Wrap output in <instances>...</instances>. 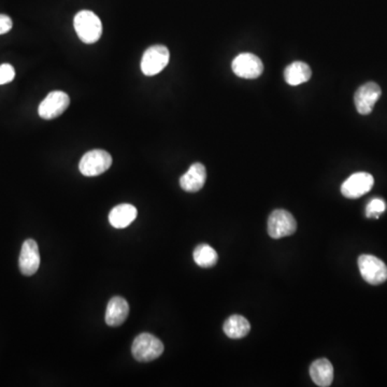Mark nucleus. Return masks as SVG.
Listing matches in <instances>:
<instances>
[{
  "label": "nucleus",
  "instance_id": "obj_1",
  "mask_svg": "<svg viewBox=\"0 0 387 387\" xmlns=\"http://www.w3.org/2000/svg\"><path fill=\"white\" fill-rule=\"evenodd\" d=\"M74 29L81 41L93 44L98 41L102 35V24L94 12L83 10L74 16Z\"/></svg>",
  "mask_w": 387,
  "mask_h": 387
},
{
  "label": "nucleus",
  "instance_id": "obj_2",
  "mask_svg": "<svg viewBox=\"0 0 387 387\" xmlns=\"http://www.w3.org/2000/svg\"><path fill=\"white\" fill-rule=\"evenodd\" d=\"M132 353L138 362H152L164 353V344L157 337L144 332L135 339Z\"/></svg>",
  "mask_w": 387,
  "mask_h": 387
},
{
  "label": "nucleus",
  "instance_id": "obj_3",
  "mask_svg": "<svg viewBox=\"0 0 387 387\" xmlns=\"http://www.w3.org/2000/svg\"><path fill=\"white\" fill-rule=\"evenodd\" d=\"M112 165V157L107 151L93 150L81 158L79 169L86 177H97L106 172Z\"/></svg>",
  "mask_w": 387,
  "mask_h": 387
},
{
  "label": "nucleus",
  "instance_id": "obj_4",
  "mask_svg": "<svg viewBox=\"0 0 387 387\" xmlns=\"http://www.w3.org/2000/svg\"><path fill=\"white\" fill-rule=\"evenodd\" d=\"M297 222L286 210H274L268 219V233L273 239H281L295 233Z\"/></svg>",
  "mask_w": 387,
  "mask_h": 387
},
{
  "label": "nucleus",
  "instance_id": "obj_5",
  "mask_svg": "<svg viewBox=\"0 0 387 387\" xmlns=\"http://www.w3.org/2000/svg\"><path fill=\"white\" fill-rule=\"evenodd\" d=\"M358 267L365 281L371 285H380L387 280V266L374 255L360 256Z\"/></svg>",
  "mask_w": 387,
  "mask_h": 387
},
{
  "label": "nucleus",
  "instance_id": "obj_6",
  "mask_svg": "<svg viewBox=\"0 0 387 387\" xmlns=\"http://www.w3.org/2000/svg\"><path fill=\"white\" fill-rule=\"evenodd\" d=\"M170 54L165 46H153L143 54L141 70L148 76H155L163 72L169 62Z\"/></svg>",
  "mask_w": 387,
  "mask_h": 387
},
{
  "label": "nucleus",
  "instance_id": "obj_7",
  "mask_svg": "<svg viewBox=\"0 0 387 387\" xmlns=\"http://www.w3.org/2000/svg\"><path fill=\"white\" fill-rule=\"evenodd\" d=\"M70 104V98L66 93L54 90L50 93L40 104L38 113L44 120H53L62 116Z\"/></svg>",
  "mask_w": 387,
  "mask_h": 387
},
{
  "label": "nucleus",
  "instance_id": "obj_8",
  "mask_svg": "<svg viewBox=\"0 0 387 387\" xmlns=\"http://www.w3.org/2000/svg\"><path fill=\"white\" fill-rule=\"evenodd\" d=\"M231 68L236 76L247 80L261 76L264 72L261 58L252 53L239 54L231 62Z\"/></svg>",
  "mask_w": 387,
  "mask_h": 387
},
{
  "label": "nucleus",
  "instance_id": "obj_9",
  "mask_svg": "<svg viewBox=\"0 0 387 387\" xmlns=\"http://www.w3.org/2000/svg\"><path fill=\"white\" fill-rule=\"evenodd\" d=\"M374 179L370 173L358 172L351 175L344 181L341 186V193L344 197L350 199L360 198L374 187Z\"/></svg>",
  "mask_w": 387,
  "mask_h": 387
},
{
  "label": "nucleus",
  "instance_id": "obj_10",
  "mask_svg": "<svg viewBox=\"0 0 387 387\" xmlns=\"http://www.w3.org/2000/svg\"><path fill=\"white\" fill-rule=\"evenodd\" d=\"M382 90L374 82H368L360 86L355 93L354 102L358 113L362 116H368L374 110V104L380 100Z\"/></svg>",
  "mask_w": 387,
  "mask_h": 387
},
{
  "label": "nucleus",
  "instance_id": "obj_11",
  "mask_svg": "<svg viewBox=\"0 0 387 387\" xmlns=\"http://www.w3.org/2000/svg\"><path fill=\"white\" fill-rule=\"evenodd\" d=\"M20 270L26 277L35 274L40 267V253L37 242L28 239L22 245L19 259Z\"/></svg>",
  "mask_w": 387,
  "mask_h": 387
},
{
  "label": "nucleus",
  "instance_id": "obj_12",
  "mask_svg": "<svg viewBox=\"0 0 387 387\" xmlns=\"http://www.w3.org/2000/svg\"><path fill=\"white\" fill-rule=\"evenodd\" d=\"M207 181V170L201 163L191 165L189 170L181 177L180 185L185 191L196 193L201 191Z\"/></svg>",
  "mask_w": 387,
  "mask_h": 387
},
{
  "label": "nucleus",
  "instance_id": "obj_13",
  "mask_svg": "<svg viewBox=\"0 0 387 387\" xmlns=\"http://www.w3.org/2000/svg\"><path fill=\"white\" fill-rule=\"evenodd\" d=\"M129 304L123 297H113L107 306L106 322L111 327H118L128 318Z\"/></svg>",
  "mask_w": 387,
  "mask_h": 387
},
{
  "label": "nucleus",
  "instance_id": "obj_14",
  "mask_svg": "<svg viewBox=\"0 0 387 387\" xmlns=\"http://www.w3.org/2000/svg\"><path fill=\"white\" fill-rule=\"evenodd\" d=\"M137 215H138V211L134 205L123 203L111 210L109 222L114 229H126L136 219Z\"/></svg>",
  "mask_w": 387,
  "mask_h": 387
},
{
  "label": "nucleus",
  "instance_id": "obj_15",
  "mask_svg": "<svg viewBox=\"0 0 387 387\" xmlns=\"http://www.w3.org/2000/svg\"><path fill=\"white\" fill-rule=\"evenodd\" d=\"M310 376L318 386H330L334 381V367L327 358H320L312 362Z\"/></svg>",
  "mask_w": 387,
  "mask_h": 387
},
{
  "label": "nucleus",
  "instance_id": "obj_16",
  "mask_svg": "<svg viewBox=\"0 0 387 387\" xmlns=\"http://www.w3.org/2000/svg\"><path fill=\"white\" fill-rule=\"evenodd\" d=\"M312 72L309 64L304 62H294L284 70L286 83L292 86L306 83L311 79Z\"/></svg>",
  "mask_w": 387,
  "mask_h": 387
},
{
  "label": "nucleus",
  "instance_id": "obj_17",
  "mask_svg": "<svg viewBox=\"0 0 387 387\" xmlns=\"http://www.w3.org/2000/svg\"><path fill=\"white\" fill-rule=\"evenodd\" d=\"M223 330L229 338L241 339L249 334L251 325L249 320L243 316L231 315L224 322Z\"/></svg>",
  "mask_w": 387,
  "mask_h": 387
},
{
  "label": "nucleus",
  "instance_id": "obj_18",
  "mask_svg": "<svg viewBox=\"0 0 387 387\" xmlns=\"http://www.w3.org/2000/svg\"><path fill=\"white\" fill-rule=\"evenodd\" d=\"M194 261L199 267H213L217 263V251L208 245H201L194 250Z\"/></svg>",
  "mask_w": 387,
  "mask_h": 387
},
{
  "label": "nucleus",
  "instance_id": "obj_19",
  "mask_svg": "<svg viewBox=\"0 0 387 387\" xmlns=\"http://www.w3.org/2000/svg\"><path fill=\"white\" fill-rule=\"evenodd\" d=\"M386 210V203L383 199L374 198L367 205L366 208V217H374V219H379L382 213L385 212Z\"/></svg>",
  "mask_w": 387,
  "mask_h": 387
},
{
  "label": "nucleus",
  "instance_id": "obj_20",
  "mask_svg": "<svg viewBox=\"0 0 387 387\" xmlns=\"http://www.w3.org/2000/svg\"><path fill=\"white\" fill-rule=\"evenodd\" d=\"M15 76V70L10 64H3L0 66V86L10 83Z\"/></svg>",
  "mask_w": 387,
  "mask_h": 387
},
{
  "label": "nucleus",
  "instance_id": "obj_21",
  "mask_svg": "<svg viewBox=\"0 0 387 387\" xmlns=\"http://www.w3.org/2000/svg\"><path fill=\"white\" fill-rule=\"evenodd\" d=\"M12 28V21L9 16L0 14V35H5Z\"/></svg>",
  "mask_w": 387,
  "mask_h": 387
}]
</instances>
